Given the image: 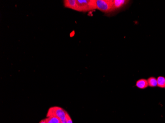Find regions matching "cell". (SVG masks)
<instances>
[{
  "label": "cell",
  "instance_id": "1",
  "mask_svg": "<svg viewBox=\"0 0 165 123\" xmlns=\"http://www.w3.org/2000/svg\"><path fill=\"white\" fill-rule=\"evenodd\" d=\"M69 116L67 111L59 106L51 107L48 110L47 114V117L55 116L58 117L62 122L64 121Z\"/></svg>",
  "mask_w": 165,
  "mask_h": 123
},
{
  "label": "cell",
  "instance_id": "2",
  "mask_svg": "<svg viewBox=\"0 0 165 123\" xmlns=\"http://www.w3.org/2000/svg\"><path fill=\"white\" fill-rule=\"evenodd\" d=\"M78 11L86 12L97 9L96 0H77Z\"/></svg>",
  "mask_w": 165,
  "mask_h": 123
},
{
  "label": "cell",
  "instance_id": "3",
  "mask_svg": "<svg viewBox=\"0 0 165 123\" xmlns=\"http://www.w3.org/2000/svg\"><path fill=\"white\" fill-rule=\"evenodd\" d=\"M97 9L104 13L114 11L113 0H96Z\"/></svg>",
  "mask_w": 165,
  "mask_h": 123
},
{
  "label": "cell",
  "instance_id": "4",
  "mask_svg": "<svg viewBox=\"0 0 165 123\" xmlns=\"http://www.w3.org/2000/svg\"><path fill=\"white\" fill-rule=\"evenodd\" d=\"M63 4L65 8L78 11V5L77 0H65Z\"/></svg>",
  "mask_w": 165,
  "mask_h": 123
},
{
  "label": "cell",
  "instance_id": "5",
  "mask_svg": "<svg viewBox=\"0 0 165 123\" xmlns=\"http://www.w3.org/2000/svg\"><path fill=\"white\" fill-rule=\"evenodd\" d=\"M129 1L126 0H113V9L114 11L116 9H120L129 3Z\"/></svg>",
  "mask_w": 165,
  "mask_h": 123
},
{
  "label": "cell",
  "instance_id": "6",
  "mask_svg": "<svg viewBox=\"0 0 165 123\" xmlns=\"http://www.w3.org/2000/svg\"><path fill=\"white\" fill-rule=\"evenodd\" d=\"M135 86L140 89H144L148 87V84L147 80L145 79H140L136 82Z\"/></svg>",
  "mask_w": 165,
  "mask_h": 123
},
{
  "label": "cell",
  "instance_id": "7",
  "mask_svg": "<svg viewBox=\"0 0 165 123\" xmlns=\"http://www.w3.org/2000/svg\"><path fill=\"white\" fill-rule=\"evenodd\" d=\"M45 121L46 123H62L61 120L55 116L47 117V118L45 119Z\"/></svg>",
  "mask_w": 165,
  "mask_h": 123
},
{
  "label": "cell",
  "instance_id": "8",
  "mask_svg": "<svg viewBox=\"0 0 165 123\" xmlns=\"http://www.w3.org/2000/svg\"><path fill=\"white\" fill-rule=\"evenodd\" d=\"M148 86L151 87H155L157 86V80L154 77H150L147 79Z\"/></svg>",
  "mask_w": 165,
  "mask_h": 123
},
{
  "label": "cell",
  "instance_id": "9",
  "mask_svg": "<svg viewBox=\"0 0 165 123\" xmlns=\"http://www.w3.org/2000/svg\"><path fill=\"white\" fill-rule=\"evenodd\" d=\"M157 86L161 88H165V77L160 76L158 77Z\"/></svg>",
  "mask_w": 165,
  "mask_h": 123
},
{
  "label": "cell",
  "instance_id": "10",
  "mask_svg": "<svg viewBox=\"0 0 165 123\" xmlns=\"http://www.w3.org/2000/svg\"><path fill=\"white\" fill-rule=\"evenodd\" d=\"M62 123H73V122H72V120L70 116H69L64 121L62 122Z\"/></svg>",
  "mask_w": 165,
  "mask_h": 123
},
{
  "label": "cell",
  "instance_id": "11",
  "mask_svg": "<svg viewBox=\"0 0 165 123\" xmlns=\"http://www.w3.org/2000/svg\"><path fill=\"white\" fill-rule=\"evenodd\" d=\"M46 123V122H45V119H43V120H42L40 122V123Z\"/></svg>",
  "mask_w": 165,
  "mask_h": 123
}]
</instances>
